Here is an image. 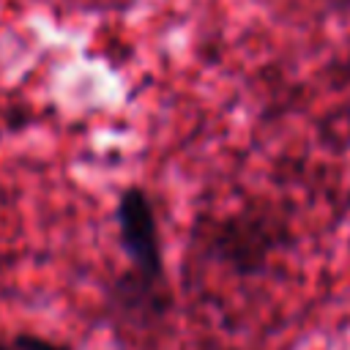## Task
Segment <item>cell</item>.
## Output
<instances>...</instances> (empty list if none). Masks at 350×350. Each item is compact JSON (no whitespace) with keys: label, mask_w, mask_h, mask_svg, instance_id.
Segmentation results:
<instances>
[{"label":"cell","mask_w":350,"mask_h":350,"mask_svg":"<svg viewBox=\"0 0 350 350\" xmlns=\"http://www.w3.org/2000/svg\"><path fill=\"white\" fill-rule=\"evenodd\" d=\"M115 227L129 268L112 282L109 304L123 320L134 325L161 320L170 312L172 298L167 287L164 238L159 227V213L148 189L137 183L120 189L115 202Z\"/></svg>","instance_id":"cell-1"},{"label":"cell","mask_w":350,"mask_h":350,"mask_svg":"<svg viewBox=\"0 0 350 350\" xmlns=\"http://www.w3.org/2000/svg\"><path fill=\"white\" fill-rule=\"evenodd\" d=\"M11 347L14 350H71L68 345L63 342H55L49 336H41V334H33V331H19L11 336Z\"/></svg>","instance_id":"cell-2"},{"label":"cell","mask_w":350,"mask_h":350,"mask_svg":"<svg viewBox=\"0 0 350 350\" xmlns=\"http://www.w3.org/2000/svg\"><path fill=\"white\" fill-rule=\"evenodd\" d=\"M0 350H14V347H11V342H3L0 339Z\"/></svg>","instance_id":"cell-3"}]
</instances>
